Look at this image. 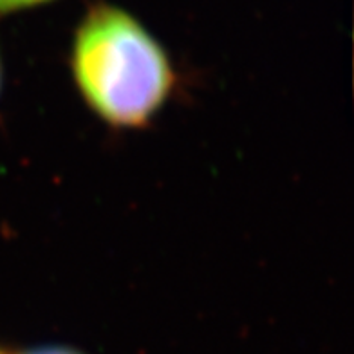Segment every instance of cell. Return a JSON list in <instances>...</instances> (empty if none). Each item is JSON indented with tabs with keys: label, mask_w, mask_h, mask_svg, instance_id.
Returning <instances> with one entry per match:
<instances>
[{
	"label": "cell",
	"mask_w": 354,
	"mask_h": 354,
	"mask_svg": "<svg viewBox=\"0 0 354 354\" xmlns=\"http://www.w3.org/2000/svg\"><path fill=\"white\" fill-rule=\"evenodd\" d=\"M69 73L88 111L114 131L149 127L177 85L163 44L134 15L112 4L93 6L80 20Z\"/></svg>",
	"instance_id": "1"
},
{
	"label": "cell",
	"mask_w": 354,
	"mask_h": 354,
	"mask_svg": "<svg viewBox=\"0 0 354 354\" xmlns=\"http://www.w3.org/2000/svg\"><path fill=\"white\" fill-rule=\"evenodd\" d=\"M47 2H53V0H0V17L29 10V8H35V6L47 4Z\"/></svg>",
	"instance_id": "2"
},
{
	"label": "cell",
	"mask_w": 354,
	"mask_h": 354,
	"mask_svg": "<svg viewBox=\"0 0 354 354\" xmlns=\"http://www.w3.org/2000/svg\"><path fill=\"white\" fill-rule=\"evenodd\" d=\"M20 354H84L76 349H71L66 345H44V347H35V349L24 351Z\"/></svg>",
	"instance_id": "3"
},
{
	"label": "cell",
	"mask_w": 354,
	"mask_h": 354,
	"mask_svg": "<svg viewBox=\"0 0 354 354\" xmlns=\"http://www.w3.org/2000/svg\"><path fill=\"white\" fill-rule=\"evenodd\" d=\"M0 88H2V64H0Z\"/></svg>",
	"instance_id": "4"
},
{
	"label": "cell",
	"mask_w": 354,
	"mask_h": 354,
	"mask_svg": "<svg viewBox=\"0 0 354 354\" xmlns=\"http://www.w3.org/2000/svg\"><path fill=\"white\" fill-rule=\"evenodd\" d=\"M0 354H8V353H4V351H2V349H0Z\"/></svg>",
	"instance_id": "5"
}]
</instances>
